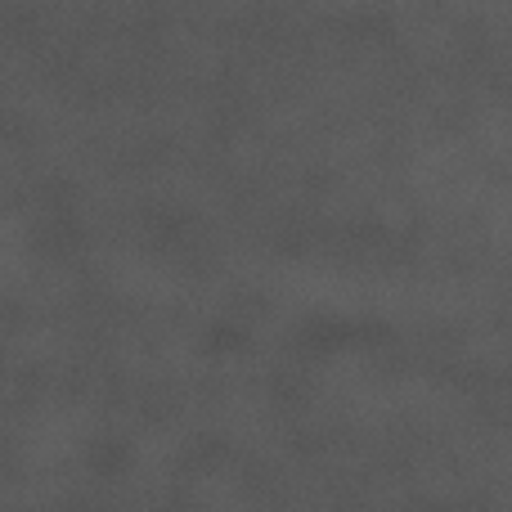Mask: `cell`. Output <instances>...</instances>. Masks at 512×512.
Masks as SVG:
<instances>
[]
</instances>
